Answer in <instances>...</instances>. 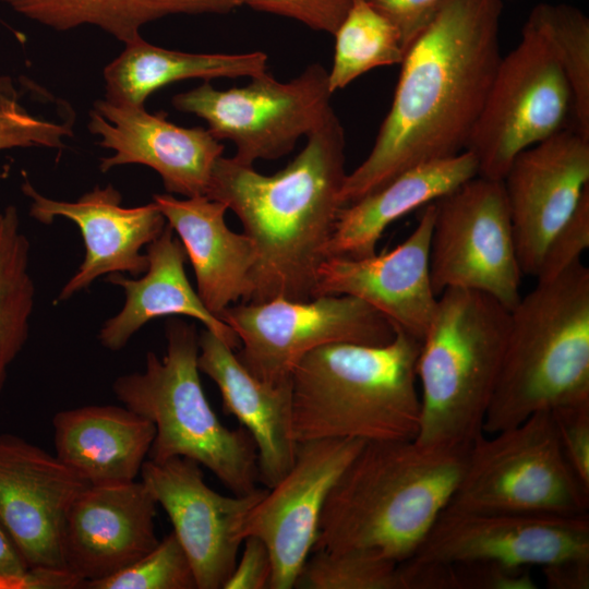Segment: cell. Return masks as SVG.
I'll use <instances>...</instances> for the list:
<instances>
[{
  "label": "cell",
  "mask_w": 589,
  "mask_h": 589,
  "mask_svg": "<svg viewBox=\"0 0 589 589\" xmlns=\"http://www.w3.org/2000/svg\"><path fill=\"white\" fill-rule=\"evenodd\" d=\"M14 12L55 31L95 26L123 44L141 28L177 14H227L235 0H0Z\"/></svg>",
  "instance_id": "cell-28"
},
{
  "label": "cell",
  "mask_w": 589,
  "mask_h": 589,
  "mask_svg": "<svg viewBox=\"0 0 589 589\" xmlns=\"http://www.w3.org/2000/svg\"><path fill=\"white\" fill-rule=\"evenodd\" d=\"M589 247V188L582 194L576 209L548 242L539 268L537 281H548L570 265L580 261Z\"/></svg>",
  "instance_id": "cell-35"
},
{
  "label": "cell",
  "mask_w": 589,
  "mask_h": 589,
  "mask_svg": "<svg viewBox=\"0 0 589 589\" xmlns=\"http://www.w3.org/2000/svg\"><path fill=\"white\" fill-rule=\"evenodd\" d=\"M83 588L197 589L191 563L172 531L127 568Z\"/></svg>",
  "instance_id": "cell-34"
},
{
  "label": "cell",
  "mask_w": 589,
  "mask_h": 589,
  "mask_svg": "<svg viewBox=\"0 0 589 589\" xmlns=\"http://www.w3.org/2000/svg\"><path fill=\"white\" fill-rule=\"evenodd\" d=\"M446 508L587 516L589 490L567 464L546 409L514 426L479 435L468 448Z\"/></svg>",
  "instance_id": "cell-8"
},
{
  "label": "cell",
  "mask_w": 589,
  "mask_h": 589,
  "mask_svg": "<svg viewBox=\"0 0 589 589\" xmlns=\"http://www.w3.org/2000/svg\"><path fill=\"white\" fill-rule=\"evenodd\" d=\"M146 255L148 267L142 277L113 273L105 278L123 290L124 303L101 325L97 338L103 347L119 351L148 322L169 315L197 320L233 350L240 347L236 333L206 309L191 286L184 269L185 250L168 224L147 245Z\"/></svg>",
  "instance_id": "cell-24"
},
{
  "label": "cell",
  "mask_w": 589,
  "mask_h": 589,
  "mask_svg": "<svg viewBox=\"0 0 589 589\" xmlns=\"http://www.w3.org/2000/svg\"><path fill=\"white\" fill-rule=\"evenodd\" d=\"M388 19L399 33L406 52L431 23L446 0H366Z\"/></svg>",
  "instance_id": "cell-38"
},
{
  "label": "cell",
  "mask_w": 589,
  "mask_h": 589,
  "mask_svg": "<svg viewBox=\"0 0 589 589\" xmlns=\"http://www.w3.org/2000/svg\"><path fill=\"white\" fill-rule=\"evenodd\" d=\"M242 555L223 589H269L273 563L267 545L257 537L243 539Z\"/></svg>",
  "instance_id": "cell-39"
},
{
  "label": "cell",
  "mask_w": 589,
  "mask_h": 589,
  "mask_svg": "<svg viewBox=\"0 0 589 589\" xmlns=\"http://www.w3.org/2000/svg\"><path fill=\"white\" fill-rule=\"evenodd\" d=\"M56 456L91 485L136 480L155 426L122 406H84L52 418Z\"/></svg>",
  "instance_id": "cell-25"
},
{
  "label": "cell",
  "mask_w": 589,
  "mask_h": 589,
  "mask_svg": "<svg viewBox=\"0 0 589 589\" xmlns=\"http://www.w3.org/2000/svg\"><path fill=\"white\" fill-rule=\"evenodd\" d=\"M55 574L46 569H31L26 578H8L0 576V589H56Z\"/></svg>",
  "instance_id": "cell-42"
},
{
  "label": "cell",
  "mask_w": 589,
  "mask_h": 589,
  "mask_svg": "<svg viewBox=\"0 0 589 589\" xmlns=\"http://www.w3.org/2000/svg\"><path fill=\"white\" fill-rule=\"evenodd\" d=\"M572 92L541 31L527 19L517 46L502 57L466 151L478 176L502 180L526 148L564 130Z\"/></svg>",
  "instance_id": "cell-9"
},
{
  "label": "cell",
  "mask_w": 589,
  "mask_h": 589,
  "mask_svg": "<svg viewBox=\"0 0 589 589\" xmlns=\"http://www.w3.org/2000/svg\"><path fill=\"white\" fill-rule=\"evenodd\" d=\"M88 485L56 455L17 435L0 434V525L29 569L65 570L67 515Z\"/></svg>",
  "instance_id": "cell-16"
},
{
  "label": "cell",
  "mask_w": 589,
  "mask_h": 589,
  "mask_svg": "<svg viewBox=\"0 0 589 589\" xmlns=\"http://www.w3.org/2000/svg\"><path fill=\"white\" fill-rule=\"evenodd\" d=\"M157 506L142 481L89 484L67 515L61 541L65 570L83 588L140 560L159 542Z\"/></svg>",
  "instance_id": "cell-21"
},
{
  "label": "cell",
  "mask_w": 589,
  "mask_h": 589,
  "mask_svg": "<svg viewBox=\"0 0 589 589\" xmlns=\"http://www.w3.org/2000/svg\"><path fill=\"white\" fill-rule=\"evenodd\" d=\"M345 132L332 109L281 170L219 157L206 196L232 211L252 241L255 263L247 302L315 297L317 272L342 207Z\"/></svg>",
  "instance_id": "cell-2"
},
{
  "label": "cell",
  "mask_w": 589,
  "mask_h": 589,
  "mask_svg": "<svg viewBox=\"0 0 589 589\" xmlns=\"http://www.w3.org/2000/svg\"><path fill=\"white\" fill-rule=\"evenodd\" d=\"M334 36V61L328 72L332 93L372 69L400 64L405 56L396 27L366 0L351 1Z\"/></svg>",
  "instance_id": "cell-30"
},
{
  "label": "cell",
  "mask_w": 589,
  "mask_h": 589,
  "mask_svg": "<svg viewBox=\"0 0 589 589\" xmlns=\"http://www.w3.org/2000/svg\"><path fill=\"white\" fill-rule=\"evenodd\" d=\"M197 365L217 385L224 411L253 438L259 481L267 489L274 486L292 467L298 446L292 434L291 381L271 385L259 380L232 348L207 329L199 334Z\"/></svg>",
  "instance_id": "cell-22"
},
{
  "label": "cell",
  "mask_w": 589,
  "mask_h": 589,
  "mask_svg": "<svg viewBox=\"0 0 589 589\" xmlns=\"http://www.w3.org/2000/svg\"><path fill=\"white\" fill-rule=\"evenodd\" d=\"M509 310L491 296L447 288L417 360L424 447L468 449L483 433L505 352Z\"/></svg>",
  "instance_id": "cell-6"
},
{
  "label": "cell",
  "mask_w": 589,
  "mask_h": 589,
  "mask_svg": "<svg viewBox=\"0 0 589 589\" xmlns=\"http://www.w3.org/2000/svg\"><path fill=\"white\" fill-rule=\"evenodd\" d=\"M548 587L554 589H588L589 560L565 561L541 568Z\"/></svg>",
  "instance_id": "cell-40"
},
{
  "label": "cell",
  "mask_w": 589,
  "mask_h": 589,
  "mask_svg": "<svg viewBox=\"0 0 589 589\" xmlns=\"http://www.w3.org/2000/svg\"><path fill=\"white\" fill-rule=\"evenodd\" d=\"M589 402V268L580 261L520 297L483 423L491 434L533 413Z\"/></svg>",
  "instance_id": "cell-5"
},
{
  "label": "cell",
  "mask_w": 589,
  "mask_h": 589,
  "mask_svg": "<svg viewBox=\"0 0 589 589\" xmlns=\"http://www.w3.org/2000/svg\"><path fill=\"white\" fill-rule=\"evenodd\" d=\"M165 336L164 357L148 352L143 371L120 375L112 384L122 405L155 426L148 459L185 457L208 469L233 494L253 492L259 481L254 441L241 425H224L211 407L200 378L195 325L169 320Z\"/></svg>",
  "instance_id": "cell-7"
},
{
  "label": "cell",
  "mask_w": 589,
  "mask_h": 589,
  "mask_svg": "<svg viewBox=\"0 0 589 589\" xmlns=\"http://www.w3.org/2000/svg\"><path fill=\"white\" fill-rule=\"evenodd\" d=\"M352 0H235L237 5L289 17L310 28L334 35Z\"/></svg>",
  "instance_id": "cell-37"
},
{
  "label": "cell",
  "mask_w": 589,
  "mask_h": 589,
  "mask_svg": "<svg viewBox=\"0 0 589 589\" xmlns=\"http://www.w3.org/2000/svg\"><path fill=\"white\" fill-rule=\"evenodd\" d=\"M540 568L589 560V516L469 513L445 508L411 557Z\"/></svg>",
  "instance_id": "cell-13"
},
{
  "label": "cell",
  "mask_w": 589,
  "mask_h": 589,
  "mask_svg": "<svg viewBox=\"0 0 589 589\" xmlns=\"http://www.w3.org/2000/svg\"><path fill=\"white\" fill-rule=\"evenodd\" d=\"M24 92L9 75H0V151L16 147L64 148L73 136L75 113L55 97L39 108L24 100Z\"/></svg>",
  "instance_id": "cell-32"
},
{
  "label": "cell",
  "mask_w": 589,
  "mask_h": 589,
  "mask_svg": "<svg viewBox=\"0 0 589 589\" xmlns=\"http://www.w3.org/2000/svg\"><path fill=\"white\" fill-rule=\"evenodd\" d=\"M550 412L567 464L589 490V402L560 406Z\"/></svg>",
  "instance_id": "cell-36"
},
{
  "label": "cell",
  "mask_w": 589,
  "mask_h": 589,
  "mask_svg": "<svg viewBox=\"0 0 589 589\" xmlns=\"http://www.w3.org/2000/svg\"><path fill=\"white\" fill-rule=\"evenodd\" d=\"M153 202L178 235L195 274L196 292L206 309L219 317L232 303L247 302L255 252L245 233H237L227 226V206L206 195L177 199L155 194Z\"/></svg>",
  "instance_id": "cell-23"
},
{
  "label": "cell",
  "mask_w": 589,
  "mask_h": 589,
  "mask_svg": "<svg viewBox=\"0 0 589 589\" xmlns=\"http://www.w3.org/2000/svg\"><path fill=\"white\" fill-rule=\"evenodd\" d=\"M267 71V55L192 53L169 50L139 37L124 44L123 51L104 70L105 98L131 106H144L147 97L168 84L188 80L253 77Z\"/></svg>",
  "instance_id": "cell-27"
},
{
  "label": "cell",
  "mask_w": 589,
  "mask_h": 589,
  "mask_svg": "<svg viewBox=\"0 0 589 589\" xmlns=\"http://www.w3.org/2000/svg\"><path fill=\"white\" fill-rule=\"evenodd\" d=\"M502 181L521 272L536 276L548 242L589 188V139L564 129L520 152Z\"/></svg>",
  "instance_id": "cell-17"
},
{
  "label": "cell",
  "mask_w": 589,
  "mask_h": 589,
  "mask_svg": "<svg viewBox=\"0 0 589 589\" xmlns=\"http://www.w3.org/2000/svg\"><path fill=\"white\" fill-rule=\"evenodd\" d=\"M530 20L549 41L572 92L575 129L589 139V19L566 3H539Z\"/></svg>",
  "instance_id": "cell-31"
},
{
  "label": "cell",
  "mask_w": 589,
  "mask_h": 589,
  "mask_svg": "<svg viewBox=\"0 0 589 589\" xmlns=\"http://www.w3.org/2000/svg\"><path fill=\"white\" fill-rule=\"evenodd\" d=\"M294 587L303 589H405L398 563L362 550L312 551Z\"/></svg>",
  "instance_id": "cell-33"
},
{
  "label": "cell",
  "mask_w": 589,
  "mask_h": 589,
  "mask_svg": "<svg viewBox=\"0 0 589 589\" xmlns=\"http://www.w3.org/2000/svg\"><path fill=\"white\" fill-rule=\"evenodd\" d=\"M87 128L100 137L98 145L112 151L100 159L107 172L122 165H144L161 178L169 194L206 195L220 144L208 129L184 128L153 115L144 106L119 104L106 98L94 103Z\"/></svg>",
  "instance_id": "cell-18"
},
{
  "label": "cell",
  "mask_w": 589,
  "mask_h": 589,
  "mask_svg": "<svg viewBox=\"0 0 589 589\" xmlns=\"http://www.w3.org/2000/svg\"><path fill=\"white\" fill-rule=\"evenodd\" d=\"M502 0H446L400 63L368 157L347 173L348 205L405 170L466 151L501 61Z\"/></svg>",
  "instance_id": "cell-1"
},
{
  "label": "cell",
  "mask_w": 589,
  "mask_h": 589,
  "mask_svg": "<svg viewBox=\"0 0 589 589\" xmlns=\"http://www.w3.org/2000/svg\"><path fill=\"white\" fill-rule=\"evenodd\" d=\"M202 466L185 457L146 459L141 481L166 512L194 573L197 589H220L242 545V525L267 488L226 496L204 481Z\"/></svg>",
  "instance_id": "cell-15"
},
{
  "label": "cell",
  "mask_w": 589,
  "mask_h": 589,
  "mask_svg": "<svg viewBox=\"0 0 589 589\" xmlns=\"http://www.w3.org/2000/svg\"><path fill=\"white\" fill-rule=\"evenodd\" d=\"M31 575L23 557L10 537L0 525V576L8 578H26Z\"/></svg>",
  "instance_id": "cell-41"
},
{
  "label": "cell",
  "mask_w": 589,
  "mask_h": 589,
  "mask_svg": "<svg viewBox=\"0 0 589 589\" xmlns=\"http://www.w3.org/2000/svg\"><path fill=\"white\" fill-rule=\"evenodd\" d=\"M22 191L31 200L29 215L34 219L51 225L57 217L68 218L76 224L84 241V260L61 288L57 302L69 300L104 275H143L148 259L142 248L167 226L154 202L123 207L121 193L111 184L95 187L74 202L47 197L28 180L22 184Z\"/></svg>",
  "instance_id": "cell-19"
},
{
  "label": "cell",
  "mask_w": 589,
  "mask_h": 589,
  "mask_svg": "<svg viewBox=\"0 0 589 589\" xmlns=\"http://www.w3.org/2000/svg\"><path fill=\"white\" fill-rule=\"evenodd\" d=\"M477 175V160L467 151L405 170L382 188L339 209L326 259L375 254L378 240L390 224Z\"/></svg>",
  "instance_id": "cell-26"
},
{
  "label": "cell",
  "mask_w": 589,
  "mask_h": 589,
  "mask_svg": "<svg viewBox=\"0 0 589 589\" xmlns=\"http://www.w3.org/2000/svg\"><path fill=\"white\" fill-rule=\"evenodd\" d=\"M420 348L421 340L396 327L386 345L337 342L305 354L290 377L294 441L414 440Z\"/></svg>",
  "instance_id": "cell-4"
},
{
  "label": "cell",
  "mask_w": 589,
  "mask_h": 589,
  "mask_svg": "<svg viewBox=\"0 0 589 589\" xmlns=\"http://www.w3.org/2000/svg\"><path fill=\"white\" fill-rule=\"evenodd\" d=\"M219 318L238 336L236 354L244 368L271 385L290 382L300 360L316 348L337 342L382 346L396 334L384 315L351 296L242 302L225 309Z\"/></svg>",
  "instance_id": "cell-11"
},
{
  "label": "cell",
  "mask_w": 589,
  "mask_h": 589,
  "mask_svg": "<svg viewBox=\"0 0 589 589\" xmlns=\"http://www.w3.org/2000/svg\"><path fill=\"white\" fill-rule=\"evenodd\" d=\"M29 252L16 207L10 205L0 212V395L29 334L35 303Z\"/></svg>",
  "instance_id": "cell-29"
},
{
  "label": "cell",
  "mask_w": 589,
  "mask_h": 589,
  "mask_svg": "<svg viewBox=\"0 0 589 589\" xmlns=\"http://www.w3.org/2000/svg\"><path fill=\"white\" fill-rule=\"evenodd\" d=\"M365 442L325 438L298 443L290 470L252 508L244 539L267 545L273 563L269 589H290L313 551L326 497Z\"/></svg>",
  "instance_id": "cell-14"
},
{
  "label": "cell",
  "mask_w": 589,
  "mask_h": 589,
  "mask_svg": "<svg viewBox=\"0 0 589 589\" xmlns=\"http://www.w3.org/2000/svg\"><path fill=\"white\" fill-rule=\"evenodd\" d=\"M433 219L432 202L423 206L413 231L390 251L361 259L324 260L317 272L315 297L358 298L422 341L438 298L430 275Z\"/></svg>",
  "instance_id": "cell-20"
},
{
  "label": "cell",
  "mask_w": 589,
  "mask_h": 589,
  "mask_svg": "<svg viewBox=\"0 0 589 589\" xmlns=\"http://www.w3.org/2000/svg\"><path fill=\"white\" fill-rule=\"evenodd\" d=\"M467 452L414 440L365 442L326 497L313 551L410 560L448 506Z\"/></svg>",
  "instance_id": "cell-3"
},
{
  "label": "cell",
  "mask_w": 589,
  "mask_h": 589,
  "mask_svg": "<svg viewBox=\"0 0 589 589\" xmlns=\"http://www.w3.org/2000/svg\"><path fill=\"white\" fill-rule=\"evenodd\" d=\"M433 204L430 275L436 296L447 288L476 290L513 309L524 274L503 181L477 175Z\"/></svg>",
  "instance_id": "cell-12"
},
{
  "label": "cell",
  "mask_w": 589,
  "mask_h": 589,
  "mask_svg": "<svg viewBox=\"0 0 589 589\" xmlns=\"http://www.w3.org/2000/svg\"><path fill=\"white\" fill-rule=\"evenodd\" d=\"M242 87L217 89L207 81L172 97V106L206 121L217 140L236 145L235 159L253 165L290 153L333 109L328 71L308 65L289 82L267 71Z\"/></svg>",
  "instance_id": "cell-10"
}]
</instances>
